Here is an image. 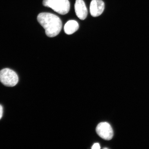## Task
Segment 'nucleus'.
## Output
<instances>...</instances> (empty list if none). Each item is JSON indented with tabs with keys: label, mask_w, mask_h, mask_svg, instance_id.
I'll return each mask as SVG.
<instances>
[{
	"label": "nucleus",
	"mask_w": 149,
	"mask_h": 149,
	"mask_svg": "<svg viewBox=\"0 0 149 149\" xmlns=\"http://www.w3.org/2000/svg\"><path fill=\"white\" fill-rule=\"evenodd\" d=\"M38 23L45 29L48 37L57 36L61 32L62 27L60 18L56 15L48 13L39 14L37 17Z\"/></svg>",
	"instance_id": "f257e3e1"
},
{
	"label": "nucleus",
	"mask_w": 149,
	"mask_h": 149,
	"mask_svg": "<svg viewBox=\"0 0 149 149\" xmlns=\"http://www.w3.org/2000/svg\"><path fill=\"white\" fill-rule=\"evenodd\" d=\"M42 4L61 15L68 14L70 10V5L68 0H43Z\"/></svg>",
	"instance_id": "f03ea898"
},
{
	"label": "nucleus",
	"mask_w": 149,
	"mask_h": 149,
	"mask_svg": "<svg viewBox=\"0 0 149 149\" xmlns=\"http://www.w3.org/2000/svg\"><path fill=\"white\" fill-rule=\"evenodd\" d=\"M0 81L5 86L13 87L18 82V76L15 72L10 69H3L0 71Z\"/></svg>",
	"instance_id": "7ed1b4c3"
},
{
	"label": "nucleus",
	"mask_w": 149,
	"mask_h": 149,
	"mask_svg": "<svg viewBox=\"0 0 149 149\" xmlns=\"http://www.w3.org/2000/svg\"><path fill=\"white\" fill-rule=\"evenodd\" d=\"M97 134L105 140H110L113 136L112 128L109 123L102 122L98 125L96 128Z\"/></svg>",
	"instance_id": "20e7f679"
},
{
	"label": "nucleus",
	"mask_w": 149,
	"mask_h": 149,
	"mask_svg": "<svg viewBox=\"0 0 149 149\" xmlns=\"http://www.w3.org/2000/svg\"><path fill=\"white\" fill-rule=\"evenodd\" d=\"M105 4L102 0H92L90 5V12L94 17L100 16L103 12Z\"/></svg>",
	"instance_id": "39448f33"
},
{
	"label": "nucleus",
	"mask_w": 149,
	"mask_h": 149,
	"mask_svg": "<svg viewBox=\"0 0 149 149\" xmlns=\"http://www.w3.org/2000/svg\"><path fill=\"white\" fill-rule=\"evenodd\" d=\"M74 10L76 15L79 19L84 20L86 18L88 11L83 0H76Z\"/></svg>",
	"instance_id": "423d86ee"
},
{
	"label": "nucleus",
	"mask_w": 149,
	"mask_h": 149,
	"mask_svg": "<svg viewBox=\"0 0 149 149\" xmlns=\"http://www.w3.org/2000/svg\"><path fill=\"white\" fill-rule=\"evenodd\" d=\"M79 27V24L75 20H70L65 24L64 30L66 34L70 35L77 31Z\"/></svg>",
	"instance_id": "0eeeda50"
},
{
	"label": "nucleus",
	"mask_w": 149,
	"mask_h": 149,
	"mask_svg": "<svg viewBox=\"0 0 149 149\" xmlns=\"http://www.w3.org/2000/svg\"><path fill=\"white\" fill-rule=\"evenodd\" d=\"M92 148L93 149H100V144L98 143H95V144L93 145V146H92Z\"/></svg>",
	"instance_id": "6e6552de"
},
{
	"label": "nucleus",
	"mask_w": 149,
	"mask_h": 149,
	"mask_svg": "<svg viewBox=\"0 0 149 149\" xmlns=\"http://www.w3.org/2000/svg\"><path fill=\"white\" fill-rule=\"evenodd\" d=\"M3 115V108L2 106L0 105V120L2 117Z\"/></svg>",
	"instance_id": "1a4fd4ad"
}]
</instances>
